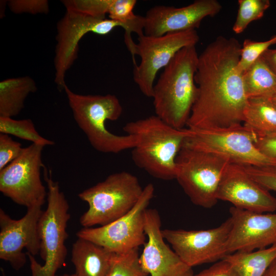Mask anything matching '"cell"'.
<instances>
[{"label":"cell","mask_w":276,"mask_h":276,"mask_svg":"<svg viewBox=\"0 0 276 276\" xmlns=\"http://www.w3.org/2000/svg\"><path fill=\"white\" fill-rule=\"evenodd\" d=\"M44 146L32 143L21 155L0 170V191L15 203L27 208L43 205L47 196L41 179L44 167L42 152Z\"/></svg>","instance_id":"8fae6325"},{"label":"cell","mask_w":276,"mask_h":276,"mask_svg":"<svg viewBox=\"0 0 276 276\" xmlns=\"http://www.w3.org/2000/svg\"><path fill=\"white\" fill-rule=\"evenodd\" d=\"M193 276H239L232 266L222 259Z\"/></svg>","instance_id":"1f68e13d"},{"label":"cell","mask_w":276,"mask_h":276,"mask_svg":"<svg viewBox=\"0 0 276 276\" xmlns=\"http://www.w3.org/2000/svg\"><path fill=\"white\" fill-rule=\"evenodd\" d=\"M136 3L135 0H111L109 18L124 23L133 21L138 15L133 13Z\"/></svg>","instance_id":"f1b7e54d"},{"label":"cell","mask_w":276,"mask_h":276,"mask_svg":"<svg viewBox=\"0 0 276 276\" xmlns=\"http://www.w3.org/2000/svg\"><path fill=\"white\" fill-rule=\"evenodd\" d=\"M42 205L28 208L26 214L18 220L0 209V259L9 262L15 270L20 269L27 262L24 248L34 256L39 254L38 225Z\"/></svg>","instance_id":"5bb4252c"},{"label":"cell","mask_w":276,"mask_h":276,"mask_svg":"<svg viewBox=\"0 0 276 276\" xmlns=\"http://www.w3.org/2000/svg\"><path fill=\"white\" fill-rule=\"evenodd\" d=\"M217 198L249 211L272 213L276 211V197L255 181L244 165L234 163H229L222 174Z\"/></svg>","instance_id":"2e32d148"},{"label":"cell","mask_w":276,"mask_h":276,"mask_svg":"<svg viewBox=\"0 0 276 276\" xmlns=\"http://www.w3.org/2000/svg\"><path fill=\"white\" fill-rule=\"evenodd\" d=\"M0 133L11 134L44 147L55 144L54 141L42 136L30 119L15 120L12 118L0 117Z\"/></svg>","instance_id":"cb8c5ba5"},{"label":"cell","mask_w":276,"mask_h":276,"mask_svg":"<svg viewBox=\"0 0 276 276\" xmlns=\"http://www.w3.org/2000/svg\"><path fill=\"white\" fill-rule=\"evenodd\" d=\"M1 271L3 276H6L3 269L1 268Z\"/></svg>","instance_id":"f35d334b"},{"label":"cell","mask_w":276,"mask_h":276,"mask_svg":"<svg viewBox=\"0 0 276 276\" xmlns=\"http://www.w3.org/2000/svg\"><path fill=\"white\" fill-rule=\"evenodd\" d=\"M232 227L228 253L250 251L276 244V213H259L234 206L229 209Z\"/></svg>","instance_id":"ac0fdd59"},{"label":"cell","mask_w":276,"mask_h":276,"mask_svg":"<svg viewBox=\"0 0 276 276\" xmlns=\"http://www.w3.org/2000/svg\"><path fill=\"white\" fill-rule=\"evenodd\" d=\"M7 5L10 10L16 14H47L50 11L48 0H10Z\"/></svg>","instance_id":"83f0119b"},{"label":"cell","mask_w":276,"mask_h":276,"mask_svg":"<svg viewBox=\"0 0 276 276\" xmlns=\"http://www.w3.org/2000/svg\"><path fill=\"white\" fill-rule=\"evenodd\" d=\"M269 100L272 102V103L276 106V94L273 96Z\"/></svg>","instance_id":"8d00e7d4"},{"label":"cell","mask_w":276,"mask_h":276,"mask_svg":"<svg viewBox=\"0 0 276 276\" xmlns=\"http://www.w3.org/2000/svg\"><path fill=\"white\" fill-rule=\"evenodd\" d=\"M199 40L195 29L158 37L145 35L138 37L134 54L140 57V62L134 65L133 78L141 92L145 96L152 98L157 73L168 65L181 49L196 46Z\"/></svg>","instance_id":"9c48e42d"},{"label":"cell","mask_w":276,"mask_h":276,"mask_svg":"<svg viewBox=\"0 0 276 276\" xmlns=\"http://www.w3.org/2000/svg\"><path fill=\"white\" fill-rule=\"evenodd\" d=\"M123 130L135 138L131 158L137 167L157 179H175L176 157L190 129L174 128L153 115L127 123Z\"/></svg>","instance_id":"7a4b0ae2"},{"label":"cell","mask_w":276,"mask_h":276,"mask_svg":"<svg viewBox=\"0 0 276 276\" xmlns=\"http://www.w3.org/2000/svg\"><path fill=\"white\" fill-rule=\"evenodd\" d=\"M125 29L127 24L109 18L88 16L66 11L57 24L54 64V81L59 90L64 89L66 73L78 57L79 43L87 33L106 35L116 27Z\"/></svg>","instance_id":"7c38bea8"},{"label":"cell","mask_w":276,"mask_h":276,"mask_svg":"<svg viewBox=\"0 0 276 276\" xmlns=\"http://www.w3.org/2000/svg\"><path fill=\"white\" fill-rule=\"evenodd\" d=\"M275 37H276V35H275Z\"/></svg>","instance_id":"ab89813d"},{"label":"cell","mask_w":276,"mask_h":276,"mask_svg":"<svg viewBox=\"0 0 276 276\" xmlns=\"http://www.w3.org/2000/svg\"><path fill=\"white\" fill-rule=\"evenodd\" d=\"M154 187L147 184L138 201L127 214L97 227H84L76 235L92 241L116 254L139 248L146 242L145 212L154 196Z\"/></svg>","instance_id":"30bf717a"},{"label":"cell","mask_w":276,"mask_h":276,"mask_svg":"<svg viewBox=\"0 0 276 276\" xmlns=\"http://www.w3.org/2000/svg\"><path fill=\"white\" fill-rule=\"evenodd\" d=\"M44 179L47 186L48 205L38 222L39 255L44 261L40 264L34 256L27 253L32 276H56L64 264L67 255L65 242L68 238L66 227L71 215L69 204L58 182L53 180L52 172L44 168Z\"/></svg>","instance_id":"5b68a950"},{"label":"cell","mask_w":276,"mask_h":276,"mask_svg":"<svg viewBox=\"0 0 276 276\" xmlns=\"http://www.w3.org/2000/svg\"><path fill=\"white\" fill-rule=\"evenodd\" d=\"M241 48L236 38L219 36L198 56L197 95L187 128L219 129L242 124L248 99L238 68Z\"/></svg>","instance_id":"6da1fadb"},{"label":"cell","mask_w":276,"mask_h":276,"mask_svg":"<svg viewBox=\"0 0 276 276\" xmlns=\"http://www.w3.org/2000/svg\"><path fill=\"white\" fill-rule=\"evenodd\" d=\"M222 9L217 0H196L182 7L157 5L145 17L144 35L158 37L168 33L195 29L207 17H213Z\"/></svg>","instance_id":"9a60e30c"},{"label":"cell","mask_w":276,"mask_h":276,"mask_svg":"<svg viewBox=\"0 0 276 276\" xmlns=\"http://www.w3.org/2000/svg\"><path fill=\"white\" fill-rule=\"evenodd\" d=\"M116 255L92 241L78 238L72 246L71 261L77 276H106Z\"/></svg>","instance_id":"d6986e66"},{"label":"cell","mask_w":276,"mask_h":276,"mask_svg":"<svg viewBox=\"0 0 276 276\" xmlns=\"http://www.w3.org/2000/svg\"><path fill=\"white\" fill-rule=\"evenodd\" d=\"M190 129L191 134L185 139L183 147L213 152L227 158L231 163L244 166H276L275 159L258 149L255 145L257 136L243 124L225 128Z\"/></svg>","instance_id":"ba28073f"},{"label":"cell","mask_w":276,"mask_h":276,"mask_svg":"<svg viewBox=\"0 0 276 276\" xmlns=\"http://www.w3.org/2000/svg\"><path fill=\"white\" fill-rule=\"evenodd\" d=\"M74 119L90 145L104 153L117 154L136 145L134 136L117 135L106 127L107 121H116L123 112L122 105L114 95H81L64 87Z\"/></svg>","instance_id":"277c9868"},{"label":"cell","mask_w":276,"mask_h":276,"mask_svg":"<svg viewBox=\"0 0 276 276\" xmlns=\"http://www.w3.org/2000/svg\"><path fill=\"white\" fill-rule=\"evenodd\" d=\"M140 262L138 248L116 254L106 276H148Z\"/></svg>","instance_id":"484cf974"},{"label":"cell","mask_w":276,"mask_h":276,"mask_svg":"<svg viewBox=\"0 0 276 276\" xmlns=\"http://www.w3.org/2000/svg\"><path fill=\"white\" fill-rule=\"evenodd\" d=\"M56 276H77L75 273L72 274H64L63 275H56Z\"/></svg>","instance_id":"74e56055"},{"label":"cell","mask_w":276,"mask_h":276,"mask_svg":"<svg viewBox=\"0 0 276 276\" xmlns=\"http://www.w3.org/2000/svg\"><path fill=\"white\" fill-rule=\"evenodd\" d=\"M262 57L276 75V49L269 48L263 54Z\"/></svg>","instance_id":"836d02e7"},{"label":"cell","mask_w":276,"mask_h":276,"mask_svg":"<svg viewBox=\"0 0 276 276\" xmlns=\"http://www.w3.org/2000/svg\"><path fill=\"white\" fill-rule=\"evenodd\" d=\"M243 124L258 137L276 136V106L268 99H250Z\"/></svg>","instance_id":"44dd1931"},{"label":"cell","mask_w":276,"mask_h":276,"mask_svg":"<svg viewBox=\"0 0 276 276\" xmlns=\"http://www.w3.org/2000/svg\"><path fill=\"white\" fill-rule=\"evenodd\" d=\"M37 89L34 80L28 76L4 79L0 82V117L18 115L27 97Z\"/></svg>","instance_id":"ffe728a7"},{"label":"cell","mask_w":276,"mask_h":276,"mask_svg":"<svg viewBox=\"0 0 276 276\" xmlns=\"http://www.w3.org/2000/svg\"><path fill=\"white\" fill-rule=\"evenodd\" d=\"M263 276H276V259L268 268Z\"/></svg>","instance_id":"e575fe53"},{"label":"cell","mask_w":276,"mask_h":276,"mask_svg":"<svg viewBox=\"0 0 276 276\" xmlns=\"http://www.w3.org/2000/svg\"><path fill=\"white\" fill-rule=\"evenodd\" d=\"M255 145L262 154L276 159V136L258 137Z\"/></svg>","instance_id":"d6a6232c"},{"label":"cell","mask_w":276,"mask_h":276,"mask_svg":"<svg viewBox=\"0 0 276 276\" xmlns=\"http://www.w3.org/2000/svg\"><path fill=\"white\" fill-rule=\"evenodd\" d=\"M276 44L275 35L266 41H257L246 39L244 40L240 54L238 68L243 74L250 68L269 48Z\"/></svg>","instance_id":"4316f807"},{"label":"cell","mask_w":276,"mask_h":276,"mask_svg":"<svg viewBox=\"0 0 276 276\" xmlns=\"http://www.w3.org/2000/svg\"><path fill=\"white\" fill-rule=\"evenodd\" d=\"M24 148L8 134L0 133V170L18 157Z\"/></svg>","instance_id":"4dcf8cb0"},{"label":"cell","mask_w":276,"mask_h":276,"mask_svg":"<svg viewBox=\"0 0 276 276\" xmlns=\"http://www.w3.org/2000/svg\"><path fill=\"white\" fill-rule=\"evenodd\" d=\"M198 56L196 46L181 49L164 68L153 86L155 115L177 129L187 126L196 99Z\"/></svg>","instance_id":"3957f363"},{"label":"cell","mask_w":276,"mask_h":276,"mask_svg":"<svg viewBox=\"0 0 276 276\" xmlns=\"http://www.w3.org/2000/svg\"><path fill=\"white\" fill-rule=\"evenodd\" d=\"M238 10L233 30L236 34L243 32L253 21L262 18L270 6L269 0H239Z\"/></svg>","instance_id":"d4e9b609"},{"label":"cell","mask_w":276,"mask_h":276,"mask_svg":"<svg viewBox=\"0 0 276 276\" xmlns=\"http://www.w3.org/2000/svg\"><path fill=\"white\" fill-rule=\"evenodd\" d=\"M248 174L263 187L276 192V166H244Z\"/></svg>","instance_id":"f546056e"},{"label":"cell","mask_w":276,"mask_h":276,"mask_svg":"<svg viewBox=\"0 0 276 276\" xmlns=\"http://www.w3.org/2000/svg\"><path fill=\"white\" fill-rule=\"evenodd\" d=\"M143 189L137 177L129 172L108 175L78 194L88 206L80 218L81 225L84 227L103 226L121 217L135 205Z\"/></svg>","instance_id":"8992f818"},{"label":"cell","mask_w":276,"mask_h":276,"mask_svg":"<svg viewBox=\"0 0 276 276\" xmlns=\"http://www.w3.org/2000/svg\"><path fill=\"white\" fill-rule=\"evenodd\" d=\"M158 211L145 212V232L147 238L140 256L144 271L151 276H193L192 267L187 265L165 242Z\"/></svg>","instance_id":"e0dca14e"},{"label":"cell","mask_w":276,"mask_h":276,"mask_svg":"<svg viewBox=\"0 0 276 276\" xmlns=\"http://www.w3.org/2000/svg\"><path fill=\"white\" fill-rule=\"evenodd\" d=\"M232 227L229 217L217 227L206 229H162L165 240L188 266L216 262L228 254L227 241Z\"/></svg>","instance_id":"4fadbf2b"},{"label":"cell","mask_w":276,"mask_h":276,"mask_svg":"<svg viewBox=\"0 0 276 276\" xmlns=\"http://www.w3.org/2000/svg\"><path fill=\"white\" fill-rule=\"evenodd\" d=\"M230 160L213 152L182 147L176 157L175 179L191 202L211 209L217 203V191Z\"/></svg>","instance_id":"52a82bcc"},{"label":"cell","mask_w":276,"mask_h":276,"mask_svg":"<svg viewBox=\"0 0 276 276\" xmlns=\"http://www.w3.org/2000/svg\"><path fill=\"white\" fill-rule=\"evenodd\" d=\"M243 80L248 99H269L276 94V75L262 56L243 74Z\"/></svg>","instance_id":"603a6c76"},{"label":"cell","mask_w":276,"mask_h":276,"mask_svg":"<svg viewBox=\"0 0 276 276\" xmlns=\"http://www.w3.org/2000/svg\"><path fill=\"white\" fill-rule=\"evenodd\" d=\"M276 259V244L250 251H237L227 255V261L239 276H263Z\"/></svg>","instance_id":"7402d4cb"},{"label":"cell","mask_w":276,"mask_h":276,"mask_svg":"<svg viewBox=\"0 0 276 276\" xmlns=\"http://www.w3.org/2000/svg\"><path fill=\"white\" fill-rule=\"evenodd\" d=\"M7 2L8 1H1V4H2V5L1 4V6H2V10L1 11V18L2 19V18L3 17V16L5 14V6H6V4H7Z\"/></svg>","instance_id":"d590c367"}]
</instances>
